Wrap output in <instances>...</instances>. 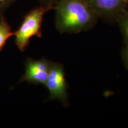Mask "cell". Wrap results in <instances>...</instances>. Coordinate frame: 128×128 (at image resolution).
<instances>
[{
	"instance_id": "277c9868",
	"label": "cell",
	"mask_w": 128,
	"mask_h": 128,
	"mask_svg": "<svg viewBox=\"0 0 128 128\" xmlns=\"http://www.w3.org/2000/svg\"><path fill=\"white\" fill-rule=\"evenodd\" d=\"M51 62L45 58L38 60L28 58L25 63V73L20 82L27 81L30 84H44L49 74Z\"/></svg>"
},
{
	"instance_id": "7a4b0ae2",
	"label": "cell",
	"mask_w": 128,
	"mask_h": 128,
	"mask_svg": "<svg viewBox=\"0 0 128 128\" xmlns=\"http://www.w3.org/2000/svg\"><path fill=\"white\" fill-rule=\"evenodd\" d=\"M54 8L53 6H41L32 10L26 15L20 27L14 32L15 44L19 50L24 52L33 37L42 38L41 28L44 14Z\"/></svg>"
},
{
	"instance_id": "ba28073f",
	"label": "cell",
	"mask_w": 128,
	"mask_h": 128,
	"mask_svg": "<svg viewBox=\"0 0 128 128\" xmlns=\"http://www.w3.org/2000/svg\"><path fill=\"white\" fill-rule=\"evenodd\" d=\"M17 0H0V16H2L3 12Z\"/></svg>"
},
{
	"instance_id": "8992f818",
	"label": "cell",
	"mask_w": 128,
	"mask_h": 128,
	"mask_svg": "<svg viewBox=\"0 0 128 128\" xmlns=\"http://www.w3.org/2000/svg\"><path fill=\"white\" fill-rule=\"evenodd\" d=\"M14 35L10 26L3 16H0V52L6 45L7 40Z\"/></svg>"
},
{
	"instance_id": "9c48e42d",
	"label": "cell",
	"mask_w": 128,
	"mask_h": 128,
	"mask_svg": "<svg viewBox=\"0 0 128 128\" xmlns=\"http://www.w3.org/2000/svg\"><path fill=\"white\" fill-rule=\"evenodd\" d=\"M123 56H124V60L125 62L126 66L128 68V45L124 49V53H123Z\"/></svg>"
},
{
	"instance_id": "8fae6325",
	"label": "cell",
	"mask_w": 128,
	"mask_h": 128,
	"mask_svg": "<svg viewBox=\"0 0 128 128\" xmlns=\"http://www.w3.org/2000/svg\"><path fill=\"white\" fill-rule=\"evenodd\" d=\"M41 1H44V0H41Z\"/></svg>"
},
{
	"instance_id": "3957f363",
	"label": "cell",
	"mask_w": 128,
	"mask_h": 128,
	"mask_svg": "<svg viewBox=\"0 0 128 128\" xmlns=\"http://www.w3.org/2000/svg\"><path fill=\"white\" fill-rule=\"evenodd\" d=\"M44 85L49 92V100L67 102V84L62 65L51 62L49 74Z\"/></svg>"
},
{
	"instance_id": "30bf717a",
	"label": "cell",
	"mask_w": 128,
	"mask_h": 128,
	"mask_svg": "<svg viewBox=\"0 0 128 128\" xmlns=\"http://www.w3.org/2000/svg\"><path fill=\"white\" fill-rule=\"evenodd\" d=\"M48 2H49V4H50V5H52V4H51V3L52 2H54V1H56V0H48Z\"/></svg>"
},
{
	"instance_id": "52a82bcc",
	"label": "cell",
	"mask_w": 128,
	"mask_h": 128,
	"mask_svg": "<svg viewBox=\"0 0 128 128\" xmlns=\"http://www.w3.org/2000/svg\"><path fill=\"white\" fill-rule=\"evenodd\" d=\"M121 29L124 36V38L128 42V16H123L119 19Z\"/></svg>"
},
{
	"instance_id": "5b68a950",
	"label": "cell",
	"mask_w": 128,
	"mask_h": 128,
	"mask_svg": "<svg viewBox=\"0 0 128 128\" xmlns=\"http://www.w3.org/2000/svg\"><path fill=\"white\" fill-rule=\"evenodd\" d=\"M98 17L112 18L119 16L126 0H86Z\"/></svg>"
},
{
	"instance_id": "6da1fadb",
	"label": "cell",
	"mask_w": 128,
	"mask_h": 128,
	"mask_svg": "<svg viewBox=\"0 0 128 128\" xmlns=\"http://www.w3.org/2000/svg\"><path fill=\"white\" fill-rule=\"evenodd\" d=\"M54 9L56 28L62 33L87 31L98 17L86 0H58Z\"/></svg>"
}]
</instances>
